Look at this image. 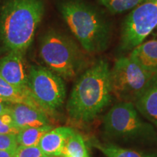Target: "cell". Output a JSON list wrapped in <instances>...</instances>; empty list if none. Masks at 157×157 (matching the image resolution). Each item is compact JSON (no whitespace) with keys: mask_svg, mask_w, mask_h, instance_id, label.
<instances>
[{"mask_svg":"<svg viewBox=\"0 0 157 157\" xmlns=\"http://www.w3.org/2000/svg\"><path fill=\"white\" fill-rule=\"evenodd\" d=\"M111 68L105 59L87 67L76 80L66 104L68 117L78 123L94 120L112 101Z\"/></svg>","mask_w":157,"mask_h":157,"instance_id":"1","label":"cell"},{"mask_svg":"<svg viewBox=\"0 0 157 157\" xmlns=\"http://www.w3.org/2000/svg\"><path fill=\"white\" fill-rule=\"evenodd\" d=\"M44 12V0H4L0 7V42L7 52H26Z\"/></svg>","mask_w":157,"mask_h":157,"instance_id":"2","label":"cell"},{"mask_svg":"<svg viewBox=\"0 0 157 157\" xmlns=\"http://www.w3.org/2000/svg\"><path fill=\"white\" fill-rule=\"evenodd\" d=\"M58 8L87 53L98 54L106 50L111 39V24L97 7L79 0H67L59 4Z\"/></svg>","mask_w":157,"mask_h":157,"instance_id":"3","label":"cell"},{"mask_svg":"<svg viewBox=\"0 0 157 157\" xmlns=\"http://www.w3.org/2000/svg\"><path fill=\"white\" fill-rule=\"evenodd\" d=\"M83 50L71 37L56 29L43 34L39 45V56L47 68L64 80L74 79L86 67Z\"/></svg>","mask_w":157,"mask_h":157,"instance_id":"4","label":"cell"},{"mask_svg":"<svg viewBox=\"0 0 157 157\" xmlns=\"http://www.w3.org/2000/svg\"><path fill=\"white\" fill-rule=\"evenodd\" d=\"M104 134L111 140L146 142L156 137L155 127L142 117L132 102L120 101L103 117Z\"/></svg>","mask_w":157,"mask_h":157,"instance_id":"5","label":"cell"},{"mask_svg":"<svg viewBox=\"0 0 157 157\" xmlns=\"http://www.w3.org/2000/svg\"><path fill=\"white\" fill-rule=\"evenodd\" d=\"M154 76L129 56L121 57L116 60L111 69L113 95L120 101L135 103L148 87Z\"/></svg>","mask_w":157,"mask_h":157,"instance_id":"6","label":"cell"},{"mask_svg":"<svg viewBox=\"0 0 157 157\" xmlns=\"http://www.w3.org/2000/svg\"><path fill=\"white\" fill-rule=\"evenodd\" d=\"M27 87L37 105L48 114H53L60 109L66 99L64 79L44 66H31Z\"/></svg>","mask_w":157,"mask_h":157,"instance_id":"7","label":"cell"},{"mask_svg":"<svg viewBox=\"0 0 157 157\" xmlns=\"http://www.w3.org/2000/svg\"><path fill=\"white\" fill-rule=\"evenodd\" d=\"M157 27V2L147 1L135 7L124 20L120 48L132 50Z\"/></svg>","mask_w":157,"mask_h":157,"instance_id":"8","label":"cell"},{"mask_svg":"<svg viewBox=\"0 0 157 157\" xmlns=\"http://www.w3.org/2000/svg\"><path fill=\"white\" fill-rule=\"evenodd\" d=\"M24 55L8 52L0 59V76L19 89H28V73L25 71Z\"/></svg>","mask_w":157,"mask_h":157,"instance_id":"9","label":"cell"},{"mask_svg":"<svg viewBox=\"0 0 157 157\" xmlns=\"http://www.w3.org/2000/svg\"><path fill=\"white\" fill-rule=\"evenodd\" d=\"M10 113L20 130L50 124L48 115L44 111L26 104L11 103Z\"/></svg>","mask_w":157,"mask_h":157,"instance_id":"10","label":"cell"},{"mask_svg":"<svg viewBox=\"0 0 157 157\" xmlns=\"http://www.w3.org/2000/svg\"><path fill=\"white\" fill-rule=\"evenodd\" d=\"M74 131L66 126L52 128L41 139L39 148L50 156H63L66 144Z\"/></svg>","mask_w":157,"mask_h":157,"instance_id":"11","label":"cell"},{"mask_svg":"<svg viewBox=\"0 0 157 157\" xmlns=\"http://www.w3.org/2000/svg\"><path fill=\"white\" fill-rule=\"evenodd\" d=\"M134 104L142 117L157 129V74L154 76L144 93Z\"/></svg>","mask_w":157,"mask_h":157,"instance_id":"12","label":"cell"},{"mask_svg":"<svg viewBox=\"0 0 157 157\" xmlns=\"http://www.w3.org/2000/svg\"><path fill=\"white\" fill-rule=\"evenodd\" d=\"M129 56L145 71L154 75L157 74V39L141 43Z\"/></svg>","mask_w":157,"mask_h":157,"instance_id":"13","label":"cell"},{"mask_svg":"<svg viewBox=\"0 0 157 157\" xmlns=\"http://www.w3.org/2000/svg\"><path fill=\"white\" fill-rule=\"evenodd\" d=\"M0 99L10 103L26 104L41 109L31 95L29 89L22 90L15 87V86L6 82L1 76H0Z\"/></svg>","mask_w":157,"mask_h":157,"instance_id":"14","label":"cell"},{"mask_svg":"<svg viewBox=\"0 0 157 157\" xmlns=\"http://www.w3.org/2000/svg\"><path fill=\"white\" fill-rule=\"evenodd\" d=\"M93 146L105 157H157L156 154L137 151L123 148L112 143H95Z\"/></svg>","mask_w":157,"mask_h":157,"instance_id":"15","label":"cell"},{"mask_svg":"<svg viewBox=\"0 0 157 157\" xmlns=\"http://www.w3.org/2000/svg\"><path fill=\"white\" fill-rule=\"evenodd\" d=\"M53 128L51 124L21 129L16 135L18 146H38L45 133Z\"/></svg>","mask_w":157,"mask_h":157,"instance_id":"16","label":"cell"},{"mask_svg":"<svg viewBox=\"0 0 157 157\" xmlns=\"http://www.w3.org/2000/svg\"><path fill=\"white\" fill-rule=\"evenodd\" d=\"M65 155L71 157H90L83 137L75 131L68 139L65 147Z\"/></svg>","mask_w":157,"mask_h":157,"instance_id":"17","label":"cell"},{"mask_svg":"<svg viewBox=\"0 0 157 157\" xmlns=\"http://www.w3.org/2000/svg\"><path fill=\"white\" fill-rule=\"evenodd\" d=\"M147 1L148 0H98L99 4L112 14H119L132 10Z\"/></svg>","mask_w":157,"mask_h":157,"instance_id":"18","label":"cell"},{"mask_svg":"<svg viewBox=\"0 0 157 157\" xmlns=\"http://www.w3.org/2000/svg\"><path fill=\"white\" fill-rule=\"evenodd\" d=\"M20 129L15 125L10 113H7L0 116V133L17 135Z\"/></svg>","mask_w":157,"mask_h":157,"instance_id":"19","label":"cell"},{"mask_svg":"<svg viewBox=\"0 0 157 157\" xmlns=\"http://www.w3.org/2000/svg\"><path fill=\"white\" fill-rule=\"evenodd\" d=\"M15 157H52L42 151L39 146H17Z\"/></svg>","mask_w":157,"mask_h":157,"instance_id":"20","label":"cell"},{"mask_svg":"<svg viewBox=\"0 0 157 157\" xmlns=\"http://www.w3.org/2000/svg\"><path fill=\"white\" fill-rule=\"evenodd\" d=\"M17 146L16 135L0 133V151H15Z\"/></svg>","mask_w":157,"mask_h":157,"instance_id":"21","label":"cell"},{"mask_svg":"<svg viewBox=\"0 0 157 157\" xmlns=\"http://www.w3.org/2000/svg\"><path fill=\"white\" fill-rule=\"evenodd\" d=\"M10 104L0 99V116L10 112Z\"/></svg>","mask_w":157,"mask_h":157,"instance_id":"22","label":"cell"},{"mask_svg":"<svg viewBox=\"0 0 157 157\" xmlns=\"http://www.w3.org/2000/svg\"><path fill=\"white\" fill-rule=\"evenodd\" d=\"M15 151H0V157H15Z\"/></svg>","mask_w":157,"mask_h":157,"instance_id":"23","label":"cell"},{"mask_svg":"<svg viewBox=\"0 0 157 157\" xmlns=\"http://www.w3.org/2000/svg\"><path fill=\"white\" fill-rule=\"evenodd\" d=\"M63 157H71V156H68V155H65V156H63Z\"/></svg>","mask_w":157,"mask_h":157,"instance_id":"24","label":"cell"},{"mask_svg":"<svg viewBox=\"0 0 157 157\" xmlns=\"http://www.w3.org/2000/svg\"><path fill=\"white\" fill-rule=\"evenodd\" d=\"M148 1H154V2H157V0H148Z\"/></svg>","mask_w":157,"mask_h":157,"instance_id":"25","label":"cell"},{"mask_svg":"<svg viewBox=\"0 0 157 157\" xmlns=\"http://www.w3.org/2000/svg\"><path fill=\"white\" fill-rule=\"evenodd\" d=\"M154 36L156 37V39H157V34H155V35H154Z\"/></svg>","mask_w":157,"mask_h":157,"instance_id":"26","label":"cell"},{"mask_svg":"<svg viewBox=\"0 0 157 157\" xmlns=\"http://www.w3.org/2000/svg\"><path fill=\"white\" fill-rule=\"evenodd\" d=\"M52 157H63V156H52Z\"/></svg>","mask_w":157,"mask_h":157,"instance_id":"27","label":"cell"}]
</instances>
